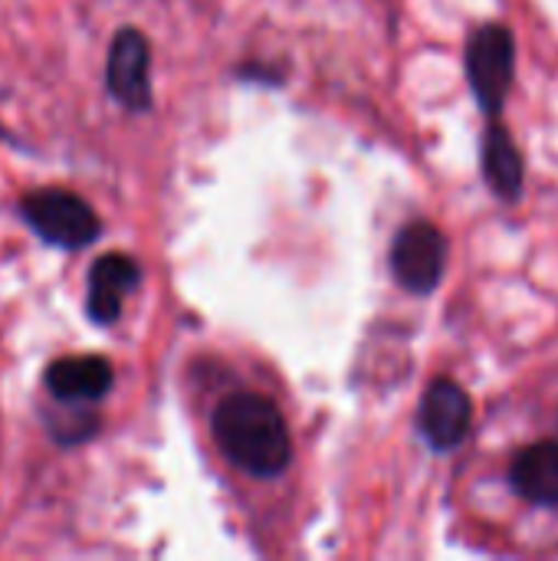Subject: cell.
<instances>
[{"label":"cell","mask_w":558,"mask_h":561,"mask_svg":"<svg viewBox=\"0 0 558 561\" xmlns=\"http://www.w3.org/2000/svg\"><path fill=\"white\" fill-rule=\"evenodd\" d=\"M214 440L220 454L250 477L270 480L289 467L293 444L280 408L263 394H230L214 411Z\"/></svg>","instance_id":"obj_1"},{"label":"cell","mask_w":558,"mask_h":561,"mask_svg":"<svg viewBox=\"0 0 558 561\" xmlns=\"http://www.w3.org/2000/svg\"><path fill=\"white\" fill-rule=\"evenodd\" d=\"M20 214L39 240L59 250H82L102 233L95 210L72 191H33L20 201Z\"/></svg>","instance_id":"obj_2"},{"label":"cell","mask_w":558,"mask_h":561,"mask_svg":"<svg viewBox=\"0 0 558 561\" xmlns=\"http://www.w3.org/2000/svg\"><path fill=\"white\" fill-rule=\"evenodd\" d=\"M516 69V43L506 26H480L467 43V76L477 102L493 115L503 108Z\"/></svg>","instance_id":"obj_3"},{"label":"cell","mask_w":558,"mask_h":561,"mask_svg":"<svg viewBox=\"0 0 558 561\" xmlns=\"http://www.w3.org/2000/svg\"><path fill=\"white\" fill-rule=\"evenodd\" d=\"M391 270L395 279L418 296H428L447 270V237L441 233V227L428 224V220H414L408 224L391 247Z\"/></svg>","instance_id":"obj_4"},{"label":"cell","mask_w":558,"mask_h":561,"mask_svg":"<svg viewBox=\"0 0 558 561\" xmlns=\"http://www.w3.org/2000/svg\"><path fill=\"white\" fill-rule=\"evenodd\" d=\"M105 82L115 102L128 112H145L151 105V49L138 30H118L109 49Z\"/></svg>","instance_id":"obj_5"},{"label":"cell","mask_w":558,"mask_h":561,"mask_svg":"<svg viewBox=\"0 0 558 561\" xmlns=\"http://www.w3.org/2000/svg\"><path fill=\"white\" fill-rule=\"evenodd\" d=\"M470 424H474V404L467 391L451 378H437L424 391L418 411V427L428 437V444L437 450H454L470 434Z\"/></svg>","instance_id":"obj_6"},{"label":"cell","mask_w":558,"mask_h":561,"mask_svg":"<svg viewBox=\"0 0 558 561\" xmlns=\"http://www.w3.org/2000/svg\"><path fill=\"white\" fill-rule=\"evenodd\" d=\"M112 365L99 355H72V358H59L46 368L43 381L53 401L59 404H72V408H86L102 401L112 391Z\"/></svg>","instance_id":"obj_7"},{"label":"cell","mask_w":558,"mask_h":561,"mask_svg":"<svg viewBox=\"0 0 558 561\" xmlns=\"http://www.w3.org/2000/svg\"><path fill=\"white\" fill-rule=\"evenodd\" d=\"M141 283V270L132 256L125 253H105L92 263L89 270V293H86V309L89 319L99 325H112L122 316L125 296Z\"/></svg>","instance_id":"obj_8"},{"label":"cell","mask_w":558,"mask_h":561,"mask_svg":"<svg viewBox=\"0 0 558 561\" xmlns=\"http://www.w3.org/2000/svg\"><path fill=\"white\" fill-rule=\"evenodd\" d=\"M510 483L533 506H558V444L543 440L520 450L510 467Z\"/></svg>","instance_id":"obj_9"},{"label":"cell","mask_w":558,"mask_h":561,"mask_svg":"<svg viewBox=\"0 0 558 561\" xmlns=\"http://www.w3.org/2000/svg\"><path fill=\"white\" fill-rule=\"evenodd\" d=\"M483 171L497 197L516 201L523 191V158L520 148L513 145L510 131L500 122H490L487 141H483Z\"/></svg>","instance_id":"obj_10"}]
</instances>
